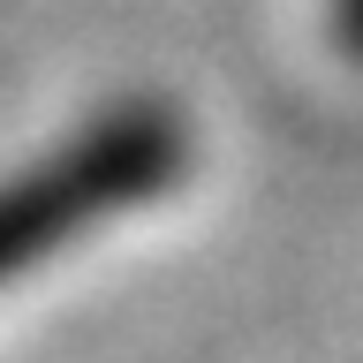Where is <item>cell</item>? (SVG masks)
<instances>
[{
  "label": "cell",
  "instance_id": "1",
  "mask_svg": "<svg viewBox=\"0 0 363 363\" xmlns=\"http://www.w3.org/2000/svg\"><path fill=\"white\" fill-rule=\"evenodd\" d=\"M182 167H189V121L167 99L106 106L84 136L53 144L45 159L0 182V280L30 272L113 212L152 204Z\"/></svg>",
  "mask_w": 363,
  "mask_h": 363
},
{
  "label": "cell",
  "instance_id": "2",
  "mask_svg": "<svg viewBox=\"0 0 363 363\" xmlns=\"http://www.w3.org/2000/svg\"><path fill=\"white\" fill-rule=\"evenodd\" d=\"M333 30H340V53L363 61V0H333Z\"/></svg>",
  "mask_w": 363,
  "mask_h": 363
}]
</instances>
